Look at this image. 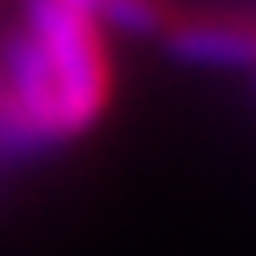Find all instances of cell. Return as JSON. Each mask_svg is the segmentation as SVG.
<instances>
[{
	"label": "cell",
	"mask_w": 256,
	"mask_h": 256,
	"mask_svg": "<svg viewBox=\"0 0 256 256\" xmlns=\"http://www.w3.org/2000/svg\"><path fill=\"white\" fill-rule=\"evenodd\" d=\"M18 26L53 84L66 137H84L110 106V53L98 18L76 0H22Z\"/></svg>",
	"instance_id": "cell-1"
},
{
	"label": "cell",
	"mask_w": 256,
	"mask_h": 256,
	"mask_svg": "<svg viewBox=\"0 0 256 256\" xmlns=\"http://www.w3.org/2000/svg\"><path fill=\"white\" fill-rule=\"evenodd\" d=\"M164 44L194 66H256V14L212 9L194 18H172Z\"/></svg>",
	"instance_id": "cell-2"
},
{
	"label": "cell",
	"mask_w": 256,
	"mask_h": 256,
	"mask_svg": "<svg viewBox=\"0 0 256 256\" xmlns=\"http://www.w3.org/2000/svg\"><path fill=\"white\" fill-rule=\"evenodd\" d=\"M76 4L88 9L93 18L102 14L106 22H115L120 31H137V36L164 31L172 22V0H76Z\"/></svg>",
	"instance_id": "cell-3"
}]
</instances>
